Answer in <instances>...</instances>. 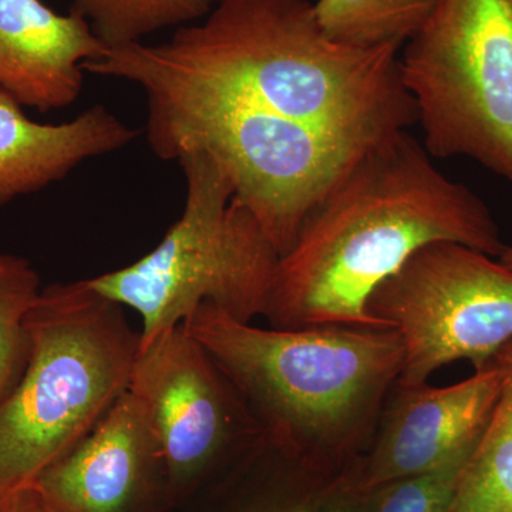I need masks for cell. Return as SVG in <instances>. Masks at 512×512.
Returning a JSON list of instances; mask_svg holds the SVG:
<instances>
[{"instance_id":"6da1fadb","label":"cell","mask_w":512,"mask_h":512,"mask_svg":"<svg viewBox=\"0 0 512 512\" xmlns=\"http://www.w3.org/2000/svg\"><path fill=\"white\" fill-rule=\"evenodd\" d=\"M456 242L490 256L507 245L490 208L397 131L366 147L279 258L268 312L274 329H387L367 301L420 248Z\"/></svg>"},{"instance_id":"7a4b0ae2","label":"cell","mask_w":512,"mask_h":512,"mask_svg":"<svg viewBox=\"0 0 512 512\" xmlns=\"http://www.w3.org/2000/svg\"><path fill=\"white\" fill-rule=\"evenodd\" d=\"M400 52L338 42L309 0H221L161 45L107 47L86 72L110 77L140 67L187 77L333 136L372 144L417 123Z\"/></svg>"},{"instance_id":"3957f363","label":"cell","mask_w":512,"mask_h":512,"mask_svg":"<svg viewBox=\"0 0 512 512\" xmlns=\"http://www.w3.org/2000/svg\"><path fill=\"white\" fill-rule=\"evenodd\" d=\"M184 325L264 437L315 473L353 463L365 451L402 372L394 329H261L211 303Z\"/></svg>"},{"instance_id":"277c9868","label":"cell","mask_w":512,"mask_h":512,"mask_svg":"<svg viewBox=\"0 0 512 512\" xmlns=\"http://www.w3.org/2000/svg\"><path fill=\"white\" fill-rule=\"evenodd\" d=\"M114 79L147 96V141L164 161L188 153L214 160L279 255L370 144L333 136L197 80L127 67ZM376 143V141H375ZM373 144V143H372Z\"/></svg>"},{"instance_id":"5b68a950","label":"cell","mask_w":512,"mask_h":512,"mask_svg":"<svg viewBox=\"0 0 512 512\" xmlns=\"http://www.w3.org/2000/svg\"><path fill=\"white\" fill-rule=\"evenodd\" d=\"M29 356L0 402V503L96 426L123 396L140 332L89 281L46 286L30 309Z\"/></svg>"},{"instance_id":"8992f818","label":"cell","mask_w":512,"mask_h":512,"mask_svg":"<svg viewBox=\"0 0 512 512\" xmlns=\"http://www.w3.org/2000/svg\"><path fill=\"white\" fill-rule=\"evenodd\" d=\"M177 163L187 185L178 221L134 264L87 279L140 315V349L184 325L202 303L241 322L265 316L281 258L214 160L188 153Z\"/></svg>"},{"instance_id":"52a82bcc","label":"cell","mask_w":512,"mask_h":512,"mask_svg":"<svg viewBox=\"0 0 512 512\" xmlns=\"http://www.w3.org/2000/svg\"><path fill=\"white\" fill-rule=\"evenodd\" d=\"M400 53L430 156L512 184V0H439Z\"/></svg>"},{"instance_id":"ba28073f","label":"cell","mask_w":512,"mask_h":512,"mask_svg":"<svg viewBox=\"0 0 512 512\" xmlns=\"http://www.w3.org/2000/svg\"><path fill=\"white\" fill-rule=\"evenodd\" d=\"M367 311L402 340L397 383H427L458 360L480 370L512 339V271L477 249L434 242L377 286Z\"/></svg>"},{"instance_id":"9c48e42d","label":"cell","mask_w":512,"mask_h":512,"mask_svg":"<svg viewBox=\"0 0 512 512\" xmlns=\"http://www.w3.org/2000/svg\"><path fill=\"white\" fill-rule=\"evenodd\" d=\"M128 390L150 417L173 487L194 483L239 440L264 436L185 325L140 349Z\"/></svg>"},{"instance_id":"30bf717a","label":"cell","mask_w":512,"mask_h":512,"mask_svg":"<svg viewBox=\"0 0 512 512\" xmlns=\"http://www.w3.org/2000/svg\"><path fill=\"white\" fill-rule=\"evenodd\" d=\"M493 360L448 387L396 383L387 396L366 456L342 474L362 494L443 466L480 443L500 394Z\"/></svg>"},{"instance_id":"8fae6325","label":"cell","mask_w":512,"mask_h":512,"mask_svg":"<svg viewBox=\"0 0 512 512\" xmlns=\"http://www.w3.org/2000/svg\"><path fill=\"white\" fill-rule=\"evenodd\" d=\"M160 477L167 480L150 417L127 390L33 485L62 512H141Z\"/></svg>"},{"instance_id":"7c38bea8","label":"cell","mask_w":512,"mask_h":512,"mask_svg":"<svg viewBox=\"0 0 512 512\" xmlns=\"http://www.w3.org/2000/svg\"><path fill=\"white\" fill-rule=\"evenodd\" d=\"M107 46L79 13L62 15L42 0H0V89L47 113L72 106L86 64Z\"/></svg>"},{"instance_id":"4fadbf2b","label":"cell","mask_w":512,"mask_h":512,"mask_svg":"<svg viewBox=\"0 0 512 512\" xmlns=\"http://www.w3.org/2000/svg\"><path fill=\"white\" fill-rule=\"evenodd\" d=\"M23 109L0 89V210L92 158L127 147L138 134L101 104L59 124L29 119Z\"/></svg>"},{"instance_id":"5bb4252c","label":"cell","mask_w":512,"mask_h":512,"mask_svg":"<svg viewBox=\"0 0 512 512\" xmlns=\"http://www.w3.org/2000/svg\"><path fill=\"white\" fill-rule=\"evenodd\" d=\"M493 362L500 372V394L451 512H512V339Z\"/></svg>"},{"instance_id":"9a60e30c","label":"cell","mask_w":512,"mask_h":512,"mask_svg":"<svg viewBox=\"0 0 512 512\" xmlns=\"http://www.w3.org/2000/svg\"><path fill=\"white\" fill-rule=\"evenodd\" d=\"M439 0H318L316 15L330 37L356 47H403Z\"/></svg>"},{"instance_id":"2e32d148","label":"cell","mask_w":512,"mask_h":512,"mask_svg":"<svg viewBox=\"0 0 512 512\" xmlns=\"http://www.w3.org/2000/svg\"><path fill=\"white\" fill-rule=\"evenodd\" d=\"M221 0H72L107 47L143 42L160 30L200 22Z\"/></svg>"},{"instance_id":"e0dca14e","label":"cell","mask_w":512,"mask_h":512,"mask_svg":"<svg viewBox=\"0 0 512 512\" xmlns=\"http://www.w3.org/2000/svg\"><path fill=\"white\" fill-rule=\"evenodd\" d=\"M40 291V276L28 259L0 255V402L18 383L28 362L26 322Z\"/></svg>"},{"instance_id":"ac0fdd59","label":"cell","mask_w":512,"mask_h":512,"mask_svg":"<svg viewBox=\"0 0 512 512\" xmlns=\"http://www.w3.org/2000/svg\"><path fill=\"white\" fill-rule=\"evenodd\" d=\"M476 448L427 473L399 478L376 488L367 494L366 512H451L461 478Z\"/></svg>"},{"instance_id":"d6986e66","label":"cell","mask_w":512,"mask_h":512,"mask_svg":"<svg viewBox=\"0 0 512 512\" xmlns=\"http://www.w3.org/2000/svg\"><path fill=\"white\" fill-rule=\"evenodd\" d=\"M367 494L359 493L340 476L320 494L315 512H366Z\"/></svg>"},{"instance_id":"ffe728a7","label":"cell","mask_w":512,"mask_h":512,"mask_svg":"<svg viewBox=\"0 0 512 512\" xmlns=\"http://www.w3.org/2000/svg\"><path fill=\"white\" fill-rule=\"evenodd\" d=\"M0 512H62L36 487L20 488L0 503Z\"/></svg>"},{"instance_id":"44dd1931","label":"cell","mask_w":512,"mask_h":512,"mask_svg":"<svg viewBox=\"0 0 512 512\" xmlns=\"http://www.w3.org/2000/svg\"><path fill=\"white\" fill-rule=\"evenodd\" d=\"M322 494V493H320ZM302 498V500L288 501V503L278 505V507L268 508L261 512H315L319 497Z\"/></svg>"},{"instance_id":"7402d4cb","label":"cell","mask_w":512,"mask_h":512,"mask_svg":"<svg viewBox=\"0 0 512 512\" xmlns=\"http://www.w3.org/2000/svg\"><path fill=\"white\" fill-rule=\"evenodd\" d=\"M500 258L501 264H504L507 266V268H510L512 271V247H505L503 254L498 256Z\"/></svg>"}]
</instances>
